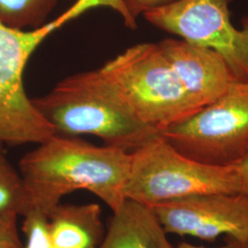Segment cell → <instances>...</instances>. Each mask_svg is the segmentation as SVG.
Masks as SVG:
<instances>
[{"label":"cell","mask_w":248,"mask_h":248,"mask_svg":"<svg viewBox=\"0 0 248 248\" xmlns=\"http://www.w3.org/2000/svg\"><path fill=\"white\" fill-rule=\"evenodd\" d=\"M131 158L126 151L56 133L19 161L28 210L49 215L63 196L85 189L115 212L126 200L124 188Z\"/></svg>","instance_id":"6da1fadb"},{"label":"cell","mask_w":248,"mask_h":248,"mask_svg":"<svg viewBox=\"0 0 248 248\" xmlns=\"http://www.w3.org/2000/svg\"><path fill=\"white\" fill-rule=\"evenodd\" d=\"M31 99L57 133L91 134L104 145L128 153L160 133L128 111L99 69L73 75L45 96Z\"/></svg>","instance_id":"7a4b0ae2"},{"label":"cell","mask_w":248,"mask_h":248,"mask_svg":"<svg viewBox=\"0 0 248 248\" xmlns=\"http://www.w3.org/2000/svg\"><path fill=\"white\" fill-rule=\"evenodd\" d=\"M98 69L128 111L159 133L202 108L188 96L158 44L132 46Z\"/></svg>","instance_id":"3957f363"},{"label":"cell","mask_w":248,"mask_h":248,"mask_svg":"<svg viewBox=\"0 0 248 248\" xmlns=\"http://www.w3.org/2000/svg\"><path fill=\"white\" fill-rule=\"evenodd\" d=\"M126 199L155 206L186 196L240 193L235 165L213 166L191 159L161 134L131 153Z\"/></svg>","instance_id":"277c9868"},{"label":"cell","mask_w":248,"mask_h":248,"mask_svg":"<svg viewBox=\"0 0 248 248\" xmlns=\"http://www.w3.org/2000/svg\"><path fill=\"white\" fill-rule=\"evenodd\" d=\"M88 10V3L78 0L56 19L25 31L0 21V142L10 146L39 144L57 133L28 97L23 73L30 57L45 38Z\"/></svg>","instance_id":"5b68a950"},{"label":"cell","mask_w":248,"mask_h":248,"mask_svg":"<svg viewBox=\"0 0 248 248\" xmlns=\"http://www.w3.org/2000/svg\"><path fill=\"white\" fill-rule=\"evenodd\" d=\"M160 134L191 159L237 164L248 152V82L236 81L219 99Z\"/></svg>","instance_id":"8992f818"},{"label":"cell","mask_w":248,"mask_h":248,"mask_svg":"<svg viewBox=\"0 0 248 248\" xmlns=\"http://www.w3.org/2000/svg\"><path fill=\"white\" fill-rule=\"evenodd\" d=\"M228 4V0H176L142 15L154 26L219 53L237 79L248 82V22L242 30L233 26Z\"/></svg>","instance_id":"52a82bcc"},{"label":"cell","mask_w":248,"mask_h":248,"mask_svg":"<svg viewBox=\"0 0 248 248\" xmlns=\"http://www.w3.org/2000/svg\"><path fill=\"white\" fill-rule=\"evenodd\" d=\"M167 233L213 241L221 235L248 243V199L203 193L150 207Z\"/></svg>","instance_id":"ba28073f"},{"label":"cell","mask_w":248,"mask_h":248,"mask_svg":"<svg viewBox=\"0 0 248 248\" xmlns=\"http://www.w3.org/2000/svg\"><path fill=\"white\" fill-rule=\"evenodd\" d=\"M158 45L188 96L201 108L219 99L240 81L222 55L212 49L173 39Z\"/></svg>","instance_id":"9c48e42d"},{"label":"cell","mask_w":248,"mask_h":248,"mask_svg":"<svg viewBox=\"0 0 248 248\" xmlns=\"http://www.w3.org/2000/svg\"><path fill=\"white\" fill-rule=\"evenodd\" d=\"M98 248H174L149 206L126 199L113 212Z\"/></svg>","instance_id":"30bf717a"},{"label":"cell","mask_w":248,"mask_h":248,"mask_svg":"<svg viewBox=\"0 0 248 248\" xmlns=\"http://www.w3.org/2000/svg\"><path fill=\"white\" fill-rule=\"evenodd\" d=\"M48 220L54 248H98L104 238L98 204L59 203Z\"/></svg>","instance_id":"8fae6325"},{"label":"cell","mask_w":248,"mask_h":248,"mask_svg":"<svg viewBox=\"0 0 248 248\" xmlns=\"http://www.w3.org/2000/svg\"><path fill=\"white\" fill-rule=\"evenodd\" d=\"M57 0H0V21L6 26L25 31L45 24Z\"/></svg>","instance_id":"7c38bea8"},{"label":"cell","mask_w":248,"mask_h":248,"mask_svg":"<svg viewBox=\"0 0 248 248\" xmlns=\"http://www.w3.org/2000/svg\"><path fill=\"white\" fill-rule=\"evenodd\" d=\"M28 210L26 188L19 170L9 162L0 142V212L23 215Z\"/></svg>","instance_id":"4fadbf2b"},{"label":"cell","mask_w":248,"mask_h":248,"mask_svg":"<svg viewBox=\"0 0 248 248\" xmlns=\"http://www.w3.org/2000/svg\"><path fill=\"white\" fill-rule=\"evenodd\" d=\"M22 216V231L28 240L23 248H54L48 215L35 209H29Z\"/></svg>","instance_id":"5bb4252c"},{"label":"cell","mask_w":248,"mask_h":248,"mask_svg":"<svg viewBox=\"0 0 248 248\" xmlns=\"http://www.w3.org/2000/svg\"><path fill=\"white\" fill-rule=\"evenodd\" d=\"M18 215L0 212V242L12 241L21 243L17 228Z\"/></svg>","instance_id":"9a60e30c"},{"label":"cell","mask_w":248,"mask_h":248,"mask_svg":"<svg viewBox=\"0 0 248 248\" xmlns=\"http://www.w3.org/2000/svg\"><path fill=\"white\" fill-rule=\"evenodd\" d=\"M176 0H124V3L130 14L134 19L151 9L169 5Z\"/></svg>","instance_id":"2e32d148"},{"label":"cell","mask_w":248,"mask_h":248,"mask_svg":"<svg viewBox=\"0 0 248 248\" xmlns=\"http://www.w3.org/2000/svg\"><path fill=\"white\" fill-rule=\"evenodd\" d=\"M239 177L240 193L248 199V154L235 164Z\"/></svg>","instance_id":"e0dca14e"},{"label":"cell","mask_w":248,"mask_h":248,"mask_svg":"<svg viewBox=\"0 0 248 248\" xmlns=\"http://www.w3.org/2000/svg\"><path fill=\"white\" fill-rule=\"evenodd\" d=\"M177 248H209L205 247H199V246H194L192 244L182 242L180 243ZM248 248V243L243 242L241 240L232 238V237H226V243L219 248Z\"/></svg>","instance_id":"ac0fdd59"},{"label":"cell","mask_w":248,"mask_h":248,"mask_svg":"<svg viewBox=\"0 0 248 248\" xmlns=\"http://www.w3.org/2000/svg\"><path fill=\"white\" fill-rule=\"evenodd\" d=\"M0 248H23L21 243H16L12 241L0 242Z\"/></svg>","instance_id":"d6986e66"}]
</instances>
